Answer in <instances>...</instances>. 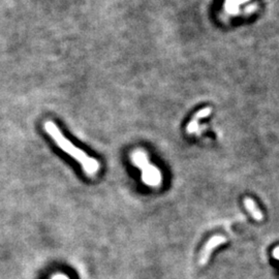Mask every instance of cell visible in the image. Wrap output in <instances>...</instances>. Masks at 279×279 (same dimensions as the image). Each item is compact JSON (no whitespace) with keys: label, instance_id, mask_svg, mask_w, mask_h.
Wrapping results in <instances>:
<instances>
[{"label":"cell","instance_id":"cell-3","mask_svg":"<svg viewBox=\"0 0 279 279\" xmlns=\"http://www.w3.org/2000/svg\"><path fill=\"white\" fill-rule=\"evenodd\" d=\"M227 242V237L225 236H221V235H216V236H213L211 237L207 243L205 244L204 248L201 252V256H200V265L204 266L206 265L207 263H208L211 253L213 251V249L216 248L219 245L226 243Z\"/></svg>","mask_w":279,"mask_h":279},{"label":"cell","instance_id":"cell-5","mask_svg":"<svg viewBox=\"0 0 279 279\" xmlns=\"http://www.w3.org/2000/svg\"><path fill=\"white\" fill-rule=\"evenodd\" d=\"M210 113H211V109H209V108L208 109H203L202 111L198 112V113H197V115L194 118V120L187 125V129H186L187 132L188 133H193V132L197 131H198V121H200L202 118L210 115Z\"/></svg>","mask_w":279,"mask_h":279},{"label":"cell","instance_id":"cell-6","mask_svg":"<svg viewBox=\"0 0 279 279\" xmlns=\"http://www.w3.org/2000/svg\"><path fill=\"white\" fill-rule=\"evenodd\" d=\"M273 256H274V258H275L276 260L279 261V246H277V247H275V248H274V250H273Z\"/></svg>","mask_w":279,"mask_h":279},{"label":"cell","instance_id":"cell-2","mask_svg":"<svg viewBox=\"0 0 279 279\" xmlns=\"http://www.w3.org/2000/svg\"><path fill=\"white\" fill-rule=\"evenodd\" d=\"M131 162L142 171V181L146 185L157 187L162 184L163 175L157 166L148 161V156L143 150H135L131 155Z\"/></svg>","mask_w":279,"mask_h":279},{"label":"cell","instance_id":"cell-1","mask_svg":"<svg viewBox=\"0 0 279 279\" xmlns=\"http://www.w3.org/2000/svg\"><path fill=\"white\" fill-rule=\"evenodd\" d=\"M44 129L45 131L49 134V137L52 138V140L55 142V144L57 145L63 152H66L70 157H73L75 161L81 164L82 170L86 175L92 177L99 171L100 165L97 159L90 157L88 154L85 153L82 149L75 146L67 138H66V135L62 133V131L55 122L51 120L46 121L44 123Z\"/></svg>","mask_w":279,"mask_h":279},{"label":"cell","instance_id":"cell-4","mask_svg":"<svg viewBox=\"0 0 279 279\" xmlns=\"http://www.w3.org/2000/svg\"><path fill=\"white\" fill-rule=\"evenodd\" d=\"M244 206L246 210L250 213L251 216L253 217V219H256L257 221H262L263 220V213L261 212V210L258 208L257 204L254 203V201L250 197H245L244 198Z\"/></svg>","mask_w":279,"mask_h":279}]
</instances>
